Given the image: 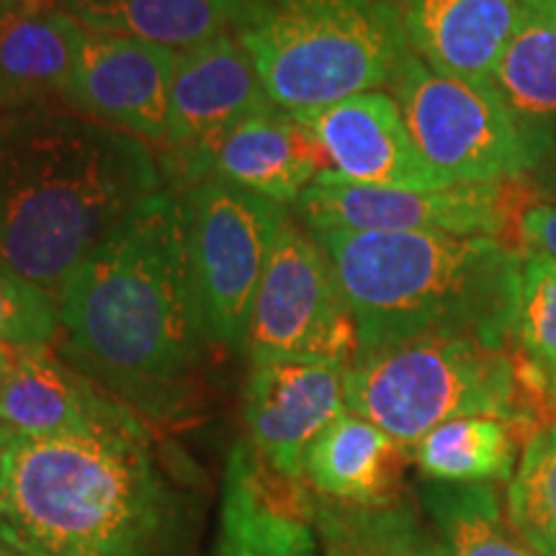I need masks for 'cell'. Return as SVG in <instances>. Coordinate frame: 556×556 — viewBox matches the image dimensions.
<instances>
[{
  "mask_svg": "<svg viewBox=\"0 0 556 556\" xmlns=\"http://www.w3.org/2000/svg\"><path fill=\"white\" fill-rule=\"evenodd\" d=\"M62 356L124 405L178 413L208 343L186 253L184 197L163 186L58 296Z\"/></svg>",
  "mask_w": 556,
  "mask_h": 556,
  "instance_id": "1",
  "label": "cell"
},
{
  "mask_svg": "<svg viewBox=\"0 0 556 556\" xmlns=\"http://www.w3.org/2000/svg\"><path fill=\"white\" fill-rule=\"evenodd\" d=\"M165 186L144 139L62 101L0 111V261L54 299Z\"/></svg>",
  "mask_w": 556,
  "mask_h": 556,
  "instance_id": "2",
  "label": "cell"
},
{
  "mask_svg": "<svg viewBox=\"0 0 556 556\" xmlns=\"http://www.w3.org/2000/svg\"><path fill=\"white\" fill-rule=\"evenodd\" d=\"M0 541L24 556H178V495L142 420L13 435L0 454Z\"/></svg>",
  "mask_w": 556,
  "mask_h": 556,
  "instance_id": "3",
  "label": "cell"
},
{
  "mask_svg": "<svg viewBox=\"0 0 556 556\" xmlns=\"http://www.w3.org/2000/svg\"><path fill=\"white\" fill-rule=\"evenodd\" d=\"M312 235L338 274L358 353L428 336H471L490 348L516 343L523 258L500 240L345 229Z\"/></svg>",
  "mask_w": 556,
  "mask_h": 556,
  "instance_id": "4",
  "label": "cell"
},
{
  "mask_svg": "<svg viewBox=\"0 0 556 556\" xmlns=\"http://www.w3.org/2000/svg\"><path fill=\"white\" fill-rule=\"evenodd\" d=\"M345 407L405 448L458 417H495L528 441L556 417V384L516 343L428 336L358 353L345 368Z\"/></svg>",
  "mask_w": 556,
  "mask_h": 556,
  "instance_id": "5",
  "label": "cell"
},
{
  "mask_svg": "<svg viewBox=\"0 0 556 556\" xmlns=\"http://www.w3.org/2000/svg\"><path fill=\"white\" fill-rule=\"evenodd\" d=\"M235 37L294 116L389 86L413 52L397 0H250Z\"/></svg>",
  "mask_w": 556,
  "mask_h": 556,
  "instance_id": "6",
  "label": "cell"
},
{
  "mask_svg": "<svg viewBox=\"0 0 556 556\" xmlns=\"http://www.w3.org/2000/svg\"><path fill=\"white\" fill-rule=\"evenodd\" d=\"M186 253L212 345L245 348L250 315L287 206L219 178L180 189Z\"/></svg>",
  "mask_w": 556,
  "mask_h": 556,
  "instance_id": "7",
  "label": "cell"
},
{
  "mask_svg": "<svg viewBox=\"0 0 556 556\" xmlns=\"http://www.w3.org/2000/svg\"><path fill=\"white\" fill-rule=\"evenodd\" d=\"M245 351L250 364L302 361L348 368L358 332L328 250L287 214L276 229Z\"/></svg>",
  "mask_w": 556,
  "mask_h": 556,
  "instance_id": "8",
  "label": "cell"
},
{
  "mask_svg": "<svg viewBox=\"0 0 556 556\" xmlns=\"http://www.w3.org/2000/svg\"><path fill=\"white\" fill-rule=\"evenodd\" d=\"M536 193L528 176L458 184L441 191L361 186L323 170L291 204L309 232H446L495 238L513 250L520 212Z\"/></svg>",
  "mask_w": 556,
  "mask_h": 556,
  "instance_id": "9",
  "label": "cell"
},
{
  "mask_svg": "<svg viewBox=\"0 0 556 556\" xmlns=\"http://www.w3.org/2000/svg\"><path fill=\"white\" fill-rule=\"evenodd\" d=\"M389 88L417 150L448 186L531 173L523 139L492 83L441 75L409 52Z\"/></svg>",
  "mask_w": 556,
  "mask_h": 556,
  "instance_id": "10",
  "label": "cell"
},
{
  "mask_svg": "<svg viewBox=\"0 0 556 556\" xmlns=\"http://www.w3.org/2000/svg\"><path fill=\"white\" fill-rule=\"evenodd\" d=\"M276 109L242 41L222 34L178 52L170 86L168 127L163 139V173L197 155L238 124Z\"/></svg>",
  "mask_w": 556,
  "mask_h": 556,
  "instance_id": "11",
  "label": "cell"
},
{
  "mask_svg": "<svg viewBox=\"0 0 556 556\" xmlns=\"http://www.w3.org/2000/svg\"><path fill=\"white\" fill-rule=\"evenodd\" d=\"M250 446L274 475L302 482L312 443L345 407V368L302 361L253 364L242 397Z\"/></svg>",
  "mask_w": 556,
  "mask_h": 556,
  "instance_id": "12",
  "label": "cell"
},
{
  "mask_svg": "<svg viewBox=\"0 0 556 556\" xmlns=\"http://www.w3.org/2000/svg\"><path fill=\"white\" fill-rule=\"evenodd\" d=\"M178 52L122 34L88 31L65 106L163 144Z\"/></svg>",
  "mask_w": 556,
  "mask_h": 556,
  "instance_id": "13",
  "label": "cell"
},
{
  "mask_svg": "<svg viewBox=\"0 0 556 556\" xmlns=\"http://www.w3.org/2000/svg\"><path fill=\"white\" fill-rule=\"evenodd\" d=\"M323 170H328V157L307 124L287 111L270 109L229 129L163 176L178 191L204 178H219L287 206Z\"/></svg>",
  "mask_w": 556,
  "mask_h": 556,
  "instance_id": "14",
  "label": "cell"
},
{
  "mask_svg": "<svg viewBox=\"0 0 556 556\" xmlns=\"http://www.w3.org/2000/svg\"><path fill=\"white\" fill-rule=\"evenodd\" d=\"M296 119L315 135L332 176L379 189H448L417 150L397 101L381 90L351 96Z\"/></svg>",
  "mask_w": 556,
  "mask_h": 556,
  "instance_id": "15",
  "label": "cell"
},
{
  "mask_svg": "<svg viewBox=\"0 0 556 556\" xmlns=\"http://www.w3.org/2000/svg\"><path fill=\"white\" fill-rule=\"evenodd\" d=\"M270 471L250 441L229 451L222 486L219 536L212 556H317L312 495Z\"/></svg>",
  "mask_w": 556,
  "mask_h": 556,
  "instance_id": "16",
  "label": "cell"
},
{
  "mask_svg": "<svg viewBox=\"0 0 556 556\" xmlns=\"http://www.w3.org/2000/svg\"><path fill=\"white\" fill-rule=\"evenodd\" d=\"M137 413L96 387L47 345H21L3 394L0 426L13 435H83L119 426Z\"/></svg>",
  "mask_w": 556,
  "mask_h": 556,
  "instance_id": "17",
  "label": "cell"
},
{
  "mask_svg": "<svg viewBox=\"0 0 556 556\" xmlns=\"http://www.w3.org/2000/svg\"><path fill=\"white\" fill-rule=\"evenodd\" d=\"M397 11L415 58L469 83H492L523 18L518 0H397Z\"/></svg>",
  "mask_w": 556,
  "mask_h": 556,
  "instance_id": "18",
  "label": "cell"
},
{
  "mask_svg": "<svg viewBox=\"0 0 556 556\" xmlns=\"http://www.w3.org/2000/svg\"><path fill=\"white\" fill-rule=\"evenodd\" d=\"M86 29L58 0H5L0 11L3 109L62 101L78 67Z\"/></svg>",
  "mask_w": 556,
  "mask_h": 556,
  "instance_id": "19",
  "label": "cell"
},
{
  "mask_svg": "<svg viewBox=\"0 0 556 556\" xmlns=\"http://www.w3.org/2000/svg\"><path fill=\"white\" fill-rule=\"evenodd\" d=\"M405 446L392 435L343 413L312 443L304 458V479L315 495L345 505H384L400 497Z\"/></svg>",
  "mask_w": 556,
  "mask_h": 556,
  "instance_id": "20",
  "label": "cell"
},
{
  "mask_svg": "<svg viewBox=\"0 0 556 556\" xmlns=\"http://www.w3.org/2000/svg\"><path fill=\"white\" fill-rule=\"evenodd\" d=\"M492 88L516 124L531 170L556 144V18L523 11L500 54Z\"/></svg>",
  "mask_w": 556,
  "mask_h": 556,
  "instance_id": "21",
  "label": "cell"
},
{
  "mask_svg": "<svg viewBox=\"0 0 556 556\" xmlns=\"http://www.w3.org/2000/svg\"><path fill=\"white\" fill-rule=\"evenodd\" d=\"M83 29L186 52L238 31L250 0H58Z\"/></svg>",
  "mask_w": 556,
  "mask_h": 556,
  "instance_id": "22",
  "label": "cell"
},
{
  "mask_svg": "<svg viewBox=\"0 0 556 556\" xmlns=\"http://www.w3.org/2000/svg\"><path fill=\"white\" fill-rule=\"evenodd\" d=\"M312 526L323 556H448L420 505H345L312 495Z\"/></svg>",
  "mask_w": 556,
  "mask_h": 556,
  "instance_id": "23",
  "label": "cell"
},
{
  "mask_svg": "<svg viewBox=\"0 0 556 556\" xmlns=\"http://www.w3.org/2000/svg\"><path fill=\"white\" fill-rule=\"evenodd\" d=\"M417 505L441 536L448 556H536L503 510L490 482H422Z\"/></svg>",
  "mask_w": 556,
  "mask_h": 556,
  "instance_id": "24",
  "label": "cell"
},
{
  "mask_svg": "<svg viewBox=\"0 0 556 556\" xmlns=\"http://www.w3.org/2000/svg\"><path fill=\"white\" fill-rule=\"evenodd\" d=\"M413 456L435 482H507L516 475L518 435L495 417H458L422 435Z\"/></svg>",
  "mask_w": 556,
  "mask_h": 556,
  "instance_id": "25",
  "label": "cell"
},
{
  "mask_svg": "<svg viewBox=\"0 0 556 556\" xmlns=\"http://www.w3.org/2000/svg\"><path fill=\"white\" fill-rule=\"evenodd\" d=\"M507 516L536 556H556V417L526 441L507 486Z\"/></svg>",
  "mask_w": 556,
  "mask_h": 556,
  "instance_id": "26",
  "label": "cell"
},
{
  "mask_svg": "<svg viewBox=\"0 0 556 556\" xmlns=\"http://www.w3.org/2000/svg\"><path fill=\"white\" fill-rule=\"evenodd\" d=\"M516 345L556 384V263L523 261Z\"/></svg>",
  "mask_w": 556,
  "mask_h": 556,
  "instance_id": "27",
  "label": "cell"
},
{
  "mask_svg": "<svg viewBox=\"0 0 556 556\" xmlns=\"http://www.w3.org/2000/svg\"><path fill=\"white\" fill-rule=\"evenodd\" d=\"M58 304L0 261V340L11 345H47L58 338Z\"/></svg>",
  "mask_w": 556,
  "mask_h": 556,
  "instance_id": "28",
  "label": "cell"
},
{
  "mask_svg": "<svg viewBox=\"0 0 556 556\" xmlns=\"http://www.w3.org/2000/svg\"><path fill=\"white\" fill-rule=\"evenodd\" d=\"M513 250L520 258H546L556 263V197L536 193L520 212Z\"/></svg>",
  "mask_w": 556,
  "mask_h": 556,
  "instance_id": "29",
  "label": "cell"
},
{
  "mask_svg": "<svg viewBox=\"0 0 556 556\" xmlns=\"http://www.w3.org/2000/svg\"><path fill=\"white\" fill-rule=\"evenodd\" d=\"M528 176L533 178V184L539 186L541 193L556 197V144H554V150L548 152V157L544 160V163H541L539 168H533Z\"/></svg>",
  "mask_w": 556,
  "mask_h": 556,
  "instance_id": "30",
  "label": "cell"
},
{
  "mask_svg": "<svg viewBox=\"0 0 556 556\" xmlns=\"http://www.w3.org/2000/svg\"><path fill=\"white\" fill-rule=\"evenodd\" d=\"M16 358H18V345H11L5 343V340H0V394H3L5 381H9L13 366H16Z\"/></svg>",
  "mask_w": 556,
  "mask_h": 556,
  "instance_id": "31",
  "label": "cell"
},
{
  "mask_svg": "<svg viewBox=\"0 0 556 556\" xmlns=\"http://www.w3.org/2000/svg\"><path fill=\"white\" fill-rule=\"evenodd\" d=\"M523 5V11L544 13V16L556 18V0H518Z\"/></svg>",
  "mask_w": 556,
  "mask_h": 556,
  "instance_id": "32",
  "label": "cell"
},
{
  "mask_svg": "<svg viewBox=\"0 0 556 556\" xmlns=\"http://www.w3.org/2000/svg\"><path fill=\"white\" fill-rule=\"evenodd\" d=\"M11 438H13V433H11V430H9V428H3V426H0V454H3V448H5V446H9V441H11Z\"/></svg>",
  "mask_w": 556,
  "mask_h": 556,
  "instance_id": "33",
  "label": "cell"
},
{
  "mask_svg": "<svg viewBox=\"0 0 556 556\" xmlns=\"http://www.w3.org/2000/svg\"><path fill=\"white\" fill-rule=\"evenodd\" d=\"M5 556H24V554H18V552H13V548H9V546H5Z\"/></svg>",
  "mask_w": 556,
  "mask_h": 556,
  "instance_id": "34",
  "label": "cell"
},
{
  "mask_svg": "<svg viewBox=\"0 0 556 556\" xmlns=\"http://www.w3.org/2000/svg\"><path fill=\"white\" fill-rule=\"evenodd\" d=\"M0 556H5V544H3V541H0Z\"/></svg>",
  "mask_w": 556,
  "mask_h": 556,
  "instance_id": "35",
  "label": "cell"
},
{
  "mask_svg": "<svg viewBox=\"0 0 556 556\" xmlns=\"http://www.w3.org/2000/svg\"><path fill=\"white\" fill-rule=\"evenodd\" d=\"M3 5H5V0H0V11H3ZM0 111H3V103H0Z\"/></svg>",
  "mask_w": 556,
  "mask_h": 556,
  "instance_id": "36",
  "label": "cell"
}]
</instances>
